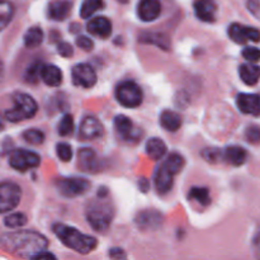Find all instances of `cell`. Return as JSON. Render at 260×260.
I'll return each instance as SVG.
<instances>
[{"label": "cell", "mask_w": 260, "mask_h": 260, "mask_svg": "<svg viewBox=\"0 0 260 260\" xmlns=\"http://www.w3.org/2000/svg\"><path fill=\"white\" fill-rule=\"evenodd\" d=\"M23 139L30 145H41L43 141H45V135H43L42 131L40 129H28L23 134Z\"/></svg>", "instance_id": "836d02e7"}, {"label": "cell", "mask_w": 260, "mask_h": 260, "mask_svg": "<svg viewBox=\"0 0 260 260\" xmlns=\"http://www.w3.org/2000/svg\"><path fill=\"white\" fill-rule=\"evenodd\" d=\"M114 216V207L112 202L98 192V198L91 201L86 207V220L95 231L103 233L111 226Z\"/></svg>", "instance_id": "3957f363"}, {"label": "cell", "mask_w": 260, "mask_h": 260, "mask_svg": "<svg viewBox=\"0 0 260 260\" xmlns=\"http://www.w3.org/2000/svg\"><path fill=\"white\" fill-rule=\"evenodd\" d=\"M140 19L144 22H152L157 19L161 13V3L160 0H141L137 8Z\"/></svg>", "instance_id": "5bb4252c"}, {"label": "cell", "mask_w": 260, "mask_h": 260, "mask_svg": "<svg viewBox=\"0 0 260 260\" xmlns=\"http://www.w3.org/2000/svg\"><path fill=\"white\" fill-rule=\"evenodd\" d=\"M104 3L103 0H84L83 4H81L80 9V15L84 19H88V18L93 17L94 13H96L98 10L103 9Z\"/></svg>", "instance_id": "f1b7e54d"}, {"label": "cell", "mask_w": 260, "mask_h": 260, "mask_svg": "<svg viewBox=\"0 0 260 260\" xmlns=\"http://www.w3.org/2000/svg\"><path fill=\"white\" fill-rule=\"evenodd\" d=\"M56 152H57V156L60 157L62 161H70L71 157H73V149L69 144L65 142H61L56 146Z\"/></svg>", "instance_id": "d590c367"}, {"label": "cell", "mask_w": 260, "mask_h": 260, "mask_svg": "<svg viewBox=\"0 0 260 260\" xmlns=\"http://www.w3.org/2000/svg\"><path fill=\"white\" fill-rule=\"evenodd\" d=\"M22 190L15 183H0V213L14 210L20 202Z\"/></svg>", "instance_id": "8992f818"}, {"label": "cell", "mask_w": 260, "mask_h": 260, "mask_svg": "<svg viewBox=\"0 0 260 260\" xmlns=\"http://www.w3.org/2000/svg\"><path fill=\"white\" fill-rule=\"evenodd\" d=\"M189 200L196 201L201 206H208L211 203V196L207 188L193 187L189 190Z\"/></svg>", "instance_id": "f546056e"}, {"label": "cell", "mask_w": 260, "mask_h": 260, "mask_svg": "<svg viewBox=\"0 0 260 260\" xmlns=\"http://www.w3.org/2000/svg\"><path fill=\"white\" fill-rule=\"evenodd\" d=\"M162 165H164L170 173L177 175L178 173L183 169V167H184V159H183L179 154L174 152V154H170L169 156H168V159L162 162Z\"/></svg>", "instance_id": "4dcf8cb0"}, {"label": "cell", "mask_w": 260, "mask_h": 260, "mask_svg": "<svg viewBox=\"0 0 260 260\" xmlns=\"http://www.w3.org/2000/svg\"><path fill=\"white\" fill-rule=\"evenodd\" d=\"M78 165L84 172L94 173L98 170V159H96L95 152L89 147H84L79 151V161Z\"/></svg>", "instance_id": "ffe728a7"}, {"label": "cell", "mask_w": 260, "mask_h": 260, "mask_svg": "<svg viewBox=\"0 0 260 260\" xmlns=\"http://www.w3.org/2000/svg\"><path fill=\"white\" fill-rule=\"evenodd\" d=\"M239 74H240V78L246 85H255L256 83L260 80V68L253 63H244L239 69Z\"/></svg>", "instance_id": "603a6c76"}, {"label": "cell", "mask_w": 260, "mask_h": 260, "mask_svg": "<svg viewBox=\"0 0 260 260\" xmlns=\"http://www.w3.org/2000/svg\"><path fill=\"white\" fill-rule=\"evenodd\" d=\"M103 132L104 128L101 121L96 119L95 117L88 116L81 121L80 129H79V136H80L81 140L90 141V140H95L102 137Z\"/></svg>", "instance_id": "8fae6325"}, {"label": "cell", "mask_w": 260, "mask_h": 260, "mask_svg": "<svg viewBox=\"0 0 260 260\" xmlns=\"http://www.w3.org/2000/svg\"><path fill=\"white\" fill-rule=\"evenodd\" d=\"M202 155H203V157H205V159L210 162L218 161V160L221 159V156H222V154H221L220 150L216 149V147H210V149H206L205 151L202 152Z\"/></svg>", "instance_id": "74e56055"}, {"label": "cell", "mask_w": 260, "mask_h": 260, "mask_svg": "<svg viewBox=\"0 0 260 260\" xmlns=\"http://www.w3.org/2000/svg\"><path fill=\"white\" fill-rule=\"evenodd\" d=\"M41 79L48 86H58L62 83V73L55 65H43L41 71Z\"/></svg>", "instance_id": "44dd1931"}, {"label": "cell", "mask_w": 260, "mask_h": 260, "mask_svg": "<svg viewBox=\"0 0 260 260\" xmlns=\"http://www.w3.org/2000/svg\"><path fill=\"white\" fill-rule=\"evenodd\" d=\"M41 162L40 155L29 150H15L9 157V164L13 169L18 172H25L32 168H37Z\"/></svg>", "instance_id": "52a82bcc"}, {"label": "cell", "mask_w": 260, "mask_h": 260, "mask_svg": "<svg viewBox=\"0 0 260 260\" xmlns=\"http://www.w3.org/2000/svg\"><path fill=\"white\" fill-rule=\"evenodd\" d=\"M140 41L144 43L156 45L157 47L162 48V50H168L170 46L169 37L167 35H162V33H145L141 36Z\"/></svg>", "instance_id": "484cf974"}, {"label": "cell", "mask_w": 260, "mask_h": 260, "mask_svg": "<svg viewBox=\"0 0 260 260\" xmlns=\"http://www.w3.org/2000/svg\"><path fill=\"white\" fill-rule=\"evenodd\" d=\"M229 36L231 40L236 43L246 42H259L260 41V30L253 27H246V25L234 23L229 27Z\"/></svg>", "instance_id": "9c48e42d"}, {"label": "cell", "mask_w": 260, "mask_h": 260, "mask_svg": "<svg viewBox=\"0 0 260 260\" xmlns=\"http://www.w3.org/2000/svg\"><path fill=\"white\" fill-rule=\"evenodd\" d=\"M174 177L175 175L173 173H170L164 165H160L157 168L156 173H155V187H156L157 193L160 194H167L173 187V182H174Z\"/></svg>", "instance_id": "e0dca14e"}, {"label": "cell", "mask_w": 260, "mask_h": 260, "mask_svg": "<svg viewBox=\"0 0 260 260\" xmlns=\"http://www.w3.org/2000/svg\"><path fill=\"white\" fill-rule=\"evenodd\" d=\"M38 106L35 99L24 93H18L14 96V104L5 112V118L9 122H20L30 119L37 113Z\"/></svg>", "instance_id": "277c9868"}, {"label": "cell", "mask_w": 260, "mask_h": 260, "mask_svg": "<svg viewBox=\"0 0 260 260\" xmlns=\"http://www.w3.org/2000/svg\"><path fill=\"white\" fill-rule=\"evenodd\" d=\"M27 223V217L23 213L17 212L7 216L4 220V225L9 229H19Z\"/></svg>", "instance_id": "d6a6232c"}, {"label": "cell", "mask_w": 260, "mask_h": 260, "mask_svg": "<svg viewBox=\"0 0 260 260\" xmlns=\"http://www.w3.org/2000/svg\"><path fill=\"white\" fill-rule=\"evenodd\" d=\"M14 15V7L8 0H0V32L7 27Z\"/></svg>", "instance_id": "83f0119b"}, {"label": "cell", "mask_w": 260, "mask_h": 260, "mask_svg": "<svg viewBox=\"0 0 260 260\" xmlns=\"http://www.w3.org/2000/svg\"><path fill=\"white\" fill-rule=\"evenodd\" d=\"M142 90L134 81H122L116 90V98L119 104L127 108H136L142 103Z\"/></svg>", "instance_id": "5b68a950"}, {"label": "cell", "mask_w": 260, "mask_h": 260, "mask_svg": "<svg viewBox=\"0 0 260 260\" xmlns=\"http://www.w3.org/2000/svg\"><path fill=\"white\" fill-rule=\"evenodd\" d=\"M223 157L229 164L234 167H240L246 161L248 154L241 146H229L223 152Z\"/></svg>", "instance_id": "cb8c5ba5"}, {"label": "cell", "mask_w": 260, "mask_h": 260, "mask_svg": "<svg viewBox=\"0 0 260 260\" xmlns=\"http://www.w3.org/2000/svg\"><path fill=\"white\" fill-rule=\"evenodd\" d=\"M135 222H136L137 228L141 229V230H156L160 228V225L162 223V215L157 211L154 210H147L142 211L135 218Z\"/></svg>", "instance_id": "7c38bea8"}, {"label": "cell", "mask_w": 260, "mask_h": 260, "mask_svg": "<svg viewBox=\"0 0 260 260\" xmlns=\"http://www.w3.org/2000/svg\"><path fill=\"white\" fill-rule=\"evenodd\" d=\"M3 73H4V69H3L2 61H0V81H2V79H3Z\"/></svg>", "instance_id": "f6af8a7d"}, {"label": "cell", "mask_w": 260, "mask_h": 260, "mask_svg": "<svg viewBox=\"0 0 260 260\" xmlns=\"http://www.w3.org/2000/svg\"><path fill=\"white\" fill-rule=\"evenodd\" d=\"M3 127H4V124H3V121H2V118H0V129H3Z\"/></svg>", "instance_id": "7dc6e473"}, {"label": "cell", "mask_w": 260, "mask_h": 260, "mask_svg": "<svg viewBox=\"0 0 260 260\" xmlns=\"http://www.w3.org/2000/svg\"><path fill=\"white\" fill-rule=\"evenodd\" d=\"M111 256L112 258H119V256H121V258H124L126 255H124V253L121 250V249H112Z\"/></svg>", "instance_id": "7bdbcfd3"}, {"label": "cell", "mask_w": 260, "mask_h": 260, "mask_svg": "<svg viewBox=\"0 0 260 260\" xmlns=\"http://www.w3.org/2000/svg\"><path fill=\"white\" fill-rule=\"evenodd\" d=\"M86 29L90 35L96 36L101 38H107L112 33V23L106 17H96L89 20Z\"/></svg>", "instance_id": "d6986e66"}, {"label": "cell", "mask_w": 260, "mask_h": 260, "mask_svg": "<svg viewBox=\"0 0 260 260\" xmlns=\"http://www.w3.org/2000/svg\"><path fill=\"white\" fill-rule=\"evenodd\" d=\"M245 137L250 144H258L260 141V128L258 126H250L246 129Z\"/></svg>", "instance_id": "f35d334b"}, {"label": "cell", "mask_w": 260, "mask_h": 260, "mask_svg": "<svg viewBox=\"0 0 260 260\" xmlns=\"http://www.w3.org/2000/svg\"><path fill=\"white\" fill-rule=\"evenodd\" d=\"M53 233L60 239L68 248L76 251L79 254H89L96 248V239L93 236L85 235L76 230L71 226L62 225V223H56L53 226Z\"/></svg>", "instance_id": "7a4b0ae2"}, {"label": "cell", "mask_w": 260, "mask_h": 260, "mask_svg": "<svg viewBox=\"0 0 260 260\" xmlns=\"http://www.w3.org/2000/svg\"><path fill=\"white\" fill-rule=\"evenodd\" d=\"M48 241L37 231L20 230L7 233L0 238V248L20 258H30L46 250Z\"/></svg>", "instance_id": "6da1fadb"}, {"label": "cell", "mask_w": 260, "mask_h": 260, "mask_svg": "<svg viewBox=\"0 0 260 260\" xmlns=\"http://www.w3.org/2000/svg\"><path fill=\"white\" fill-rule=\"evenodd\" d=\"M56 184L61 194L69 198L84 194L90 187V183L84 178H65L58 180Z\"/></svg>", "instance_id": "ba28073f"}, {"label": "cell", "mask_w": 260, "mask_h": 260, "mask_svg": "<svg viewBox=\"0 0 260 260\" xmlns=\"http://www.w3.org/2000/svg\"><path fill=\"white\" fill-rule=\"evenodd\" d=\"M74 131V118L70 114H66L63 116V118L61 119L60 124H58V134L61 136H69V135L73 134Z\"/></svg>", "instance_id": "e575fe53"}, {"label": "cell", "mask_w": 260, "mask_h": 260, "mask_svg": "<svg viewBox=\"0 0 260 260\" xmlns=\"http://www.w3.org/2000/svg\"><path fill=\"white\" fill-rule=\"evenodd\" d=\"M196 15L202 22H215L217 4L215 0H196L194 2Z\"/></svg>", "instance_id": "9a60e30c"}, {"label": "cell", "mask_w": 260, "mask_h": 260, "mask_svg": "<svg viewBox=\"0 0 260 260\" xmlns=\"http://www.w3.org/2000/svg\"><path fill=\"white\" fill-rule=\"evenodd\" d=\"M243 56L250 62H256L260 61V50L256 47H245L243 50Z\"/></svg>", "instance_id": "8d00e7d4"}, {"label": "cell", "mask_w": 260, "mask_h": 260, "mask_svg": "<svg viewBox=\"0 0 260 260\" xmlns=\"http://www.w3.org/2000/svg\"><path fill=\"white\" fill-rule=\"evenodd\" d=\"M71 76H73L74 84L83 88H91L96 83L95 71L88 63H79L74 66Z\"/></svg>", "instance_id": "30bf717a"}, {"label": "cell", "mask_w": 260, "mask_h": 260, "mask_svg": "<svg viewBox=\"0 0 260 260\" xmlns=\"http://www.w3.org/2000/svg\"><path fill=\"white\" fill-rule=\"evenodd\" d=\"M43 41V30L41 27H32L25 32L24 35V45L28 48H35L42 43Z\"/></svg>", "instance_id": "4316f807"}, {"label": "cell", "mask_w": 260, "mask_h": 260, "mask_svg": "<svg viewBox=\"0 0 260 260\" xmlns=\"http://www.w3.org/2000/svg\"><path fill=\"white\" fill-rule=\"evenodd\" d=\"M119 3H122V4H126V3H128L129 0H118Z\"/></svg>", "instance_id": "bcb514c9"}, {"label": "cell", "mask_w": 260, "mask_h": 260, "mask_svg": "<svg viewBox=\"0 0 260 260\" xmlns=\"http://www.w3.org/2000/svg\"><path fill=\"white\" fill-rule=\"evenodd\" d=\"M76 45H78V47H80L81 50L84 51H91L93 50V41L90 40L89 37H86V36H80V37L76 38Z\"/></svg>", "instance_id": "ab89813d"}, {"label": "cell", "mask_w": 260, "mask_h": 260, "mask_svg": "<svg viewBox=\"0 0 260 260\" xmlns=\"http://www.w3.org/2000/svg\"><path fill=\"white\" fill-rule=\"evenodd\" d=\"M33 259H55V255L50 254L48 251L43 250V251H41V253H38L37 255L33 256Z\"/></svg>", "instance_id": "b9f144b4"}, {"label": "cell", "mask_w": 260, "mask_h": 260, "mask_svg": "<svg viewBox=\"0 0 260 260\" xmlns=\"http://www.w3.org/2000/svg\"><path fill=\"white\" fill-rule=\"evenodd\" d=\"M71 12V2L69 0H53L48 4L47 15L50 19L61 22L69 17Z\"/></svg>", "instance_id": "ac0fdd59"}, {"label": "cell", "mask_w": 260, "mask_h": 260, "mask_svg": "<svg viewBox=\"0 0 260 260\" xmlns=\"http://www.w3.org/2000/svg\"><path fill=\"white\" fill-rule=\"evenodd\" d=\"M42 68H43V63L41 62V61H36V62H33L32 65H29V68H28L27 71H25V75H24L25 81H28V83L30 84H37L41 78V71H42Z\"/></svg>", "instance_id": "1f68e13d"}, {"label": "cell", "mask_w": 260, "mask_h": 260, "mask_svg": "<svg viewBox=\"0 0 260 260\" xmlns=\"http://www.w3.org/2000/svg\"><path fill=\"white\" fill-rule=\"evenodd\" d=\"M167 152V146H165L164 141L160 139H150L146 144V154L151 157L152 160H160Z\"/></svg>", "instance_id": "d4e9b609"}, {"label": "cell", "mask_w": 260, "mask_h": 260, "mask_svg": "<svg viewBox=\"0 0 260 260\" xmlns=\"http://www.w3.org/2000/svg\"><path fill=\"white\" fill-rule=\"evenodd\" d=\"M254 249H255L256 254L260 256V233L256 235L255 240H254Z\"/></svg>", "instance_id": "ee69618b"}, {"label": "cell", "mask_w": 260, "mask_h": 260, "mask_svg": "<svg viewBox=\"0 0 260 260\" xmlns=\"http://www.w3.org/2000/svg\"><path fill=\"white\" fill-rule=\"evenodd\" d=\"M114 129L118 134V136H121L126 141H135L139 137L134 123L126 116H117L114 118Z\"/></svg>", "instance_id": "2e32d148"}, {"label": "cell", "mask_w": 260, "mask_h": 260, "mask_svg": "<svg viewBox=\"0 0 260 260\" xmlns=\"http://www.w3.org/2000/svg\"><path fill=\"white\" fill-rule=\"evenodd\" d=\"M236 103L243 113L253 114V116L260 114V95L258 94H239L236 98Z\"/></svg>", "instance_id": "4fadbf2b"}, {"label": "cell", "mask_w": 260, "mask_h": 260, "mask_svg": "<svg viewBox=\"0 0 260 260\" xmlns=\"http://www.w3.org/2000/svg\"><path fill=\"white\" fill-rule=\"evenodd\" d=\"M57 52L60 53L62 57H71L74 55V48L71 47L70 43L68 42H60L57 45Z\"/></svg>", "instance_id": "60d3db41"}, {"label": "cell", "mask_w": 260, "mask_h": 260, "mask_svg": "<svg viewBox=\"0 0 260 260\" xmlns=\"http://www.w3.org/2000/svg\"><path fill=\"white\" fill-rule=\"evenodd\" d=\"M160 124L165 131L175 132L182 126V117L174 111H164L160 114Z\"/></svg>", "instance_id": "7402d4cb"}]
</instances>
